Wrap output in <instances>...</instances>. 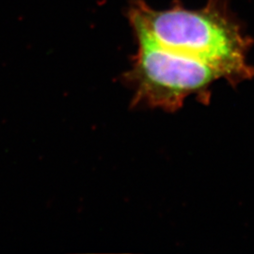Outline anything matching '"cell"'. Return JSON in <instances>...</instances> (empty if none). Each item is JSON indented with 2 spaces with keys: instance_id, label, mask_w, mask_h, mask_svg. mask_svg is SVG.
I'll list each match as a JSON object with an SVG mask.
<instances>
[{
  "instance_id": "2",
  "label": "cell",
  "mask_w": 254,
  "mask_h": 254,
  "mask_svg": "<svg viewBox=\"0 0 254 254\" xmlns=\"http://www.w3.org/2000/svg\"><path fill=\"white\" fill-rule=\"evenodd\" d=\"M137 51L127 80L134 90V104L175 111L195 96L208 100L211 87L221 75L208 64L136 36Z\"/></svg>"
},
{
  "instance_id": "1",
  "label": "cell",
  "mask_w": 254,
  "mask_h": 254,
  "mask_svg": "<svg viewBox=\"0 0 254 254\" xmlns=\"http://www.w3.org/2000/svg\"><path fill=\"white\" fill-rule=\"evenodd\" d=\"M129 20L135 36L205 63L232 84L254 74L247 62L252 42L220 0H209L204 8L196 10L181 6L156 10L136 0Z\"/></svg>"
}]
</instances>
